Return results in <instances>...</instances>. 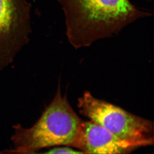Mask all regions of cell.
Wrapping results in <instances>:
<instances>
[{
    "instance_id": "cell-5",
    "label": "cell",
    "mask_w": 154,
    "mask_h": 154,
    "mask_svg": "<svg viewBox=\"0 0 154 154\" xmlns=\"http://www.w3.org/2000/svg\"><path fill=\"white\" fill-rule=\"evenodd\" d=\"M72 147L87 154H127L141 147L124 141L94 122L82 121Z\"/></svg>"
},
{
    "instance_id": "cell-6",
    "label": "cell",
    "mask_w": 154,
    "mask_h": 154,
    "mask_svg": "<svg viewBox=\"0 0 154 154\" xmlns=\"http://www.w3.org/2000/svg\"><path fill=\"white\" fill-rule=\"evenodd\" d=\"M46 154H82L80 151H76L69 147H55L48 151L45 152Z\"/></svg>"
},
{
    "instance_id": "cell-1",
    "label": "cell",
    "mask_w": 154,
    "mask_h": 154,
    "mask_svg": "<svg viewBox=\"0 0 154 154\" xmlns=\"http://www.w3.org/2000/svg\"><path fill=\"white\" fill-rule=\"evenodd\" d=\"M55 1L64 12L67 39L76 49L117 35L131 23L151 15L129 0Z\"/></svg>"
},
{
    "instance_id": "cell-4",
    "label": "cell",
    "mask_w": 154,
    "mask_h": 154,
    "mask_svg": "<svg viewBox=\"0 0 154 154\" xmlns=\"http://www.w3.org/2000/svg\"><path fill=\"white\" fill-rule=\"evenodd\" d=\"M31 12L29 0H0V72L29 42Z\"/></svg>"
},
{
    "instance_id": "cell-2",
    "label": "cell",
    "mask_w": 154,
    "mask_h": 154,
    "mask_svg": "<svg viewBox=\"0 0 154 154\" xmlns=\"http://www.w3.org/2000/svg\"><path fill=\"white\" fill-rule=\"evenodd\" d=\"M82 121L66 96L61 95L59 85L54 99L32 126L14 125L10 138L13 147L1 153L35 154L49 147L73 146Z\"/></svg>"
},
{
    "instance_id": "cell-3",
    "label": "cell",
    "mask_w": 154,
    "mask_h": 154,
    "mask_svg": "<svg viewBox=\"0 0 154 154\" xmlns=\"http://www.w3.org/2000/svg\"><path fill=\"white\" fill-rule=\"evenodd\" d=\"M82 115L124 141L140 147L154 144V123L86 91L78 100Z\"/></svg>"
}]
</instances>
